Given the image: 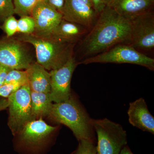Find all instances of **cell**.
<instances>
[{
    "label": "cell",
    "instance_id": "11",
    "mask_svg": "<svg viewBox=\"0 0 154 154\" xmlns=\"http://www.w3.org/2000/svg\"><path fill=\"white\" fill-rule=\"evenodd\" d=\"M61 14L63 19L86 28L93 25L97 14L93 7L77 0H65Z\"/></svg>",
    "mask_w": 154,
    "mask_h": 154
},
{
    "label": "cell",
    "instance_id": "2",
    "mask_svg": "<svg viewBox=\"0 0 154 154\" xmlns=\"http://www.w3.org/2000/svg\"><path fill=\"white\" fill-rule=\"evenodd\" d=\"M48 116L69 128L78 141H95L92 119L72 95L66 101L53 104Z\"/></svg>",
    "mask_w": 154,
    "mask_h": 154
},
{
    "label": "cell",
    "instance_id": "30",
    "mask_svg": "<svg viewBox=\"0 0 154 154\" xmlns=\"http://www.w3.org/2000/svg\"><path fill=\"white\" fill-rule=\"evenodd\" d=\"M79 2L83 3V4H85L86 5L90 6V7H93L94 8L93 4L91 2V0H77Z\"/></svg>",
    "mask_w": 154,
    "mask_h": 154
},
{
    "label": "cell",
    "instance_id": "24",
    "mask_svg": "<svg viewBox=\"0 0 154 154\" xmlns=\"http://www.w3.org/2000/svg\"><path fill=\"white\" fill-rule=\"evenodd\" d=\"M22 86L19 83L4 84L0 87V96L5 98H8L10 95L16 92Z\"/></svg>",
    "mask_w": 154,
    "mask_h": 154
},
{
    "label": "cell",
    "instance_id": "7",
    "mask_svg": "<svg viewBox=\"0 0 154 154\" xmlns=\"http://www.w3.org/2000/svg\"><path fill=\"white\" fill-rule=\"evenodd\" d=\"M24 42L17 38L0 41V64L12 69H27L32 58Z\"/></svg>",
    "mask_w": 154,
    "mask_h": 154
},
{
    "label": "cell",
    "instance_id": "26",
    "mask_svg": "<svg viewBox=\"0 0 154 154\" xmlns=\"http://www.w3.org/2000/svg\"><path fill=\"white\" fill-rule=\"evenodd\" d=\"M96 14H99L106 6V0H91Z\"/></svg>",
    "mask_w": 154,
    "mask_h": 154
},
{
    "label": "cell",
    "instance_id": "9",
    "mask_svg": "<svg viewBox=\"0 0 154 154\" xmlns=\"http://www.w3.org/2000/svg\"><path fill=\"white\" fill-rule=\"evenodd\" d=\"M130 45L136 50H152L154 47V18L148 12L132 19Z\"/></svg>",
    "mask_w": 154,
    "mask_h": 154
},
{
    "label": "cell",
    "instance_id": "13",
    "mask_svg": "<svg viewBox=\"0 0 154 154\" xmlns=\"http://www.w3.org/2000/svg\"><path fill=\"white\" fill-rule=\"evenodd\" d=\"M128 114L130 123L133 126L154 134V117L149 111L143 98L130 103Z\"/></svg>",
    "mask_w": 154,
    "mask_h": 154
},
{
    "label": "cell",
    "instance_id": "22",
    "mask_svg": "<svg viewBox=\"0 0 154 154\" xmlns=\"http://www.w3.org/2000/svg\"><path fill=\"white\" fill-rule=\"evenodd\" d=\"M14 14L13 0H0V21L4 22Z\"/></svg>",
    "mask_w": 154,
    "mask_h": 154
},
{
    "label": "cell",
    "instance_id": "21",
    "mask_svg": "<svg viewBox=\"0 0 154 154\" xmlns=\"http://www.w3.org/2000/svg\"><path fill=\"white\" fill-rule=\"evenodd\" d=\"M79 141L78 148L73 154H97L95 141L86 139Z\"/></svg>",
    "mask_w": 154,
    "mask_h": 154
},
{
    "label": "cell",
    "instance_id": "14",
    "mask_svg": "<svg viewBox=\"0 0 154 154\" xmlns=\"http://www.w3.org/2000/svg\"><path fill=\"white\" fill-rule=\"evenodd\" d=\"M154 0H106V6L122 17L132 19L149 12Z\"/></svg>",
    "mask_w": 154,
    "mask_h": 154
},
{
    "label": "cell",
    "instance_id": "15",
    "mask_svg": "<svg viewBox=\"0 0 154 154\" xmlns=\"http://www.w3.org/2000/svg\"><path fill=\"white\" fill-rule=\"evenodd\" d=\"M26 72L31 91L50 93V74L47 70L36 62L31 63Z\"/></svg>",
    "mask_w": 154,
    "mask_h": 154
},
{
    "label": "cell",
    "instance_id": "10",
    "mask_svg": "<svg viewBox=\"0 0 154 154\" xmlns=\"http://www.w3.org/2000/svg\"><path fill=\"white\" fill-rule=\"evenodd\" d=\"M31 17L35 24L33 35L49 37L63 19L62 14L43 0H40L33 9Z\"/></svg>",
    "mask_w": 154,
    "mask_h": 154
},
{
    "label": "cell",
    "instance_id": "12",
    "mask_svg": "<svg viewBox=\"0 0 154 154\" xmlns=\"http://www.w3.org/2000/svg\"><path fill=\"white\" fill-rule=\"evenodd\" d=\"M56 129V127L48 125L40 118L29 121L18 134L22 143L30 146H36L43 143Z\"/></svg>",
    "mask_w": 154,
    "mask_h": 154
},
{
    "label": "cell",
    "instance_id": "23",
    "mask_svg": "<svg viewBox=\"0 0 154 154\" xmlns=\"http://www.w3.org/2000/svg\"><path fill=\"white\" fill-rule=\"evenodd\" d=\"M4 22L3 29L8 37L14 36L18 32V20L14 16L9 17Z\"/></svg>",
    "mask_w": 154,
    "mask_h": 154
},
{
    "label": "cell",
    "instance_id": "29",
    "mask_svg": "<svg viewBox=\"0 0 154 154\" xmlns=\"http://www.w3.org/2000/svg\"><path fill=\"white\" fill-rule=\"evenodd\" d=\"M119 154H134L131 150L129 147L127 145L124 146L122 149Z\"/></svg>",
    "mask_w": 154,
    "mask_h": 154
},
{
    "label": "cell",
    "instance_id": "1",
    "mask_svg": "<svg viewBox=\"0 0 154 154\" xmlns=\"http://www.w3.org/2000/svg\"><path fill=\"white\" fill-rule=\"evenodd\" d=\"M132 19L122 17L106 6L99 19L83 41L85 54L93 56L117 44L130 42Z\"/></svg>",
    "mask_w": 154,
    "mask_h": 154
},
{
    "label": "cell",
    "instance_id": "18",
    "mask_svg": "<svg viewBox=\"0 0 154 154\" xmlns=\"http://www.w3.org/2000/svg\"><path fill=\"white\" fill-rule=\"evenodd\" d=\"M40 0H13L14 14L20 17L31 16L32 11Z\"/></svg>",
    "mask_w": 154,
    "mask_h": 154
},
{
    "label": "cell",
    "instance_id": "27",
    "mask_svg": "<svg viewBox=\"0 0 154 154\" xmlns=\"http://www.w3.org/2000/svg\"><path fill=\"white\" fill-rule=\"evenodd\" d=\"M12 69L0 64V87L4 85L7 75Z\"/></svg>",
    "mask_w": 154,
    "mask_h": 154
},
{
    "label": "cell",
    "instance_id": "5",
    "mask_svg": "<svg viewBox=\"0 0 154 154\" xmlns=\"http://www.w3.org/2000/svg\"><path fill=\"white\" fill-rule=\"evenodd\" d=\"M131 63L154 69V59L135 49L130 45H117L99 54L86 58L79 64Z\"/></svg>",
    "mask_w": 154,
    "mask_h": 154
},
{
    "label": "cell",
    "instance_id": "3",
    "mask_svg": "<svg viewBox=\"0 0 154 154\" xmlns=\"http://www.w3.org/2000/svg\"><path fill=\"white\" fill-rule=\"evenodd\" d=\"M17 38L33 45L37 63L47 70L60 67L73 57L75 43L61 42L50 37H38L33 34H23Z\"/></svg>",
    "mask_w": 154,
    "mask_h": 154
},
{
    "label": "cell",
    "instance_id": "25",
    "mask_svg": "<svg viewBox=\"0 0 154 154\" xmlns=\"http://www.w3.org/2000/svg\"><path fill=\"white\" fill-rule=\"evenodd\" d=\"M45 2L51 6L61 14L65 0H43Z\"/></svg>",
    "mask_w": 154,
    "mask_h": 154
},
{
    "label": "cell",
    "instance_id": "16",
    "mask_svg": "<svg viewBox=\"0 0 154 154\" xmlns=\"http://www.w3.org/2000/svg\"><path fill=\"white\" fill-rule=\"evenodd\" d=\"M87 30L84 26L62 19L49 37L61 42L75 43Z\"/></svg>",
    "mask_w": 154,
    "mask_h": 154
},
{
    "label": "cell",
    "instance_id": "19",
    "mask_svg": "<svg viewBox=\"0 0 154 154\" xmlns=\"http://www.w3.org/2000/svg\"><path fill=\"white\" fill-rule=\"evenodd\" d=\"M35 28V22L31 16L21 17L18 20V32L24 34H32Z\"/></svg>",
    "mask_w": 154,
    "mask_h": 154
},
{
    "label": "cell",
    "instance_id": "6",
    "mask_svg": "<svg viewBox=\"0 0 154 154\" xmlns=\"http://www.w3.org/2000/svg\"><path fill=\"white\" fill-rule=\"evenodd\" d=\"M30 92V86L26 84L8 98V125L14 135L19 134L25 125L31 121Z\"/></svg>",
    "mask_w": 154,
    "mask_h": 154
},
{
    "label": "cell",
    "instance_id": "4",
    "mask_svg": "<svg viewBox=\"0 0 154 154\" xmlns=\"http://www.w3.org/2000/svg\"><path fill=\"white\" fill-rule=\"evenodd\" d=\"M97 135V154H119L127 145L126 131L120 125L107 118L92 120Z\"/></svg>",
    "mask_w": 154,
    "mask_h": 154
},
{
    "label": "cell",
    "instance_id": "8",
    "mask_svg": "<svg viewBox=\"0 0 154 154\" xmlns=\"http://www.w3.org/2000/svg\"><path fill=\"white\" fill-rule=\"evenodd\" d=\"M77 63L72 57L60 67L50 72L51 99L55 103L66 101L71 96V82Z\"/></svg>",
    "mask_w": 154,
    "mask_h": 154
},
{
    "label": "cell",
    "instance_id": "17",
    "mask_svg": "<svg viewBox=\"0 0 154 154\" xmlns=\"http://www.w3.org/2000/svg\"><path fill=\"white\" fill-rule=\"evenodd\" d=\"M31 121L49 116L53 103L50 93L31 91Z\"/></svg>",
    "mask_w": 154,
    "mask_h": 154
},
{
    "label": "cell",
    "instance_id": "28",
    "mask_svg": "<svg viewBox=\"0 0 154 154\" xmlns=\"http://www.w3.org/2000/svg\"><path fill=\"white\" fill-rule=\"evenodd\" d=\"M9 103L8 100L3 99L0 100V110H4L8 107Z\"/></svg>",
    "mask_w": 154,
    "mask_h": 154
},
{
    "label": "cell",
    "instance_id": "20",
    "mask_svg": "<svg viewBox=\"0 0 154 154\" xmlns=\"http://www.w3.org/2000/svg\"><path fill=\"white\" fill-rule=\"evenodd\" d=\"M14 83H19L22 85L28 84V75L26 71H22L19 70L12 69L9 72L4 84Z\"/></svg>",
    "mask_w": 154,
    "mask_h": 154
}]
</instances>
